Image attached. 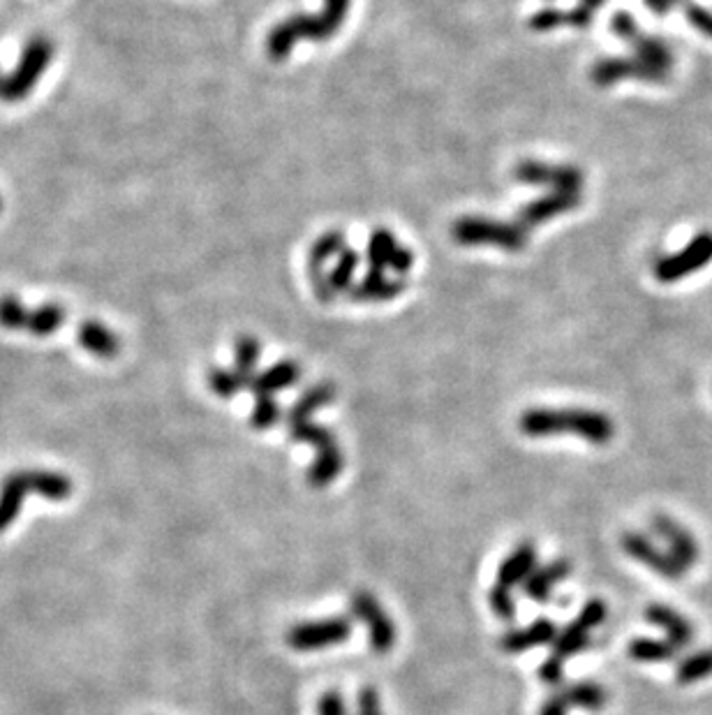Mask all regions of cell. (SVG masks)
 I'll use <instances>...</instances> for the list:
<instances>
[{"label": "cell", "mask_w": 712, "mask_h": 715, "mask_svg": "<svg viewBox=\"0 0 712 715\" xmlns=\"http://www.w3.org/2000/svg\"><path fill=\"white\" fill-rule=\"evenodd\" d=\"M518 429L528 438H548V436H578L588 440L590 445L604 447L615 436L613 419L604 412L578 410V408H532L523 412L518 419Z\"/></svg>", "instance_id": "obj_1"}, {"label": "cell", "mask_w": 712, "mask_h": 715, "mask_svg": "<svg viewBox=\"0 0 712 715\" xmlns=\"http://www.w3.org/2000/svg\"><path fill=\"white\" fill-rule=\"evenodd\" d=\"M352 0H324V10L315 14H294L292 19L283 21L273 28L266 51L273 61H283L296 42L306 40H326L338 31L345 21V14L350 10Z\"/></svg>", "instance_id": "obj_2"}, {"label": "cell", "mask_w": 712, "mask_h": 715, "mask_svg": "<svg viewBox=\"0 0 712 715\" xmlns=\"http://www.w3.org/2000/svg\"><path fill=\"white\" fill-rule=\"evenodd\" d=\"M28 493H40L51 503H61L72 496V479L51 470H19L7 475L0 484V533L17 521Z\"/></svg>", "instance_id": "obj_3"}, {"label": "cell", "mask_w": 712, "mask_h": 715, "mask_svg": "<svg viewBox=\"0 0 712 715\" xmlns=\"http://www.w3.org/2000/svg\"><path fill=\"white\" fill-rule=\"evenodd\" d=\"M56 47L47 35H35L21 49L19 63L12 72L0 77V102H21L35 91L54 61Z\"/></svg>", "instance_id": "obj_4"}, {"label": "cell", "mask_w": 712, "mask_h": 715, "mask_svg": "<svg viewBox=\"0 0 712 715\" xmlns=\"http://www.w3.org/2000/svg\"><path fill=\"white\" fill-rule=\"evenodd\" d=\"M68 322V311L61 304L28 306L14 294L0 297V327L31 336H51Z\"/></svg>", "instance_id": "obj_5"}, {"label": "cell", "mask_w": 712, "mask_h": 715, "mask_svg": "<svg viewBox=\"0 0 712 715\" xmlns=\"http://www.w3.org/2000/svg\"><path fill=\"white\" fill-rule=\"evenodd\" d=\"M352 623L345 616L322 618V621H306L296 623L287 630V646L299 653H315L324 648L338 646L350 639Z\"/></svg>", "instance_id": "obj_6"}, {"label": "cell", "mask_w": 712, "mask_h": 715, "mask_svg": "<svg viewBox=\"0 0 712 715\" xmlns=\"http://www.w3.org/2000/svg\"><path fill=\"white\" fill-rule=\"evenodd\" d=\"M350 609L352 614L366 625L370 651L375 655L391 653L393 646H396L398 632L396 623H393L387 611H384L380 600L368 591H356L350 600Z\"/></svg>", "instance_id": "obj_7"}, {"label": "cell", "mask_w": 712, "mask_h": 715, "mask_svg": "<svg viewBox=\"0 0 712 715\" xmlns=\"http://www.w3.org/2000/svg\"><path fill=\"white\" fill-rule=\"evenodd\" d=\"M454 237L467 246H498L504 250H521L528 241V234L516 223H495V220L479 218H463L461 223H456Z\"/></svg>", "instance_id": "obj_8"}, {"label": "cell", "mask_w": 712, "mask_h": 715, "mask_svg": "<svg viewBox=\"0 0 712 715\" xmlns=\"http://www.w3.org/2000/svg\"><path fill=\"white\" fill-rule=\"evenodd\" d=\"M712 262V232H699L678 253L659 257L655 262V278L659 283H678L694 271Z\"/></svg>", "instance_id": "obj_9"}, {"label": "cell", "mask_w": 712, "mask_h": 715, "mask_svg": "<svg viewBox=\"0 0 712 715\" xmlns=\"http://www.w3.org/2000/svg\"><path fill=\"white\" fill-rule=\"evenodd\" d=\"M611 28L615 31L618 38H622L625 42L632 44L636 49V58H641L643 63L652 65V68L662 70V72H671L673 65V54L671 49L666 47L662 40L650 38V35H643L641 28L636 26L634 17L629 12H618L611 21Z\"/></svg>", "instance_id": "obj_10"}, {"label": "cell", "mask_w": 712, "mask_h": 715, "mask_svg": "<svg viewBox=\"0 0 712 715\" xmlns=\"http://www.w3.org/2000/svg\"><path fill=\"white\" fill-rule=\"evenodd\" d=\"M620 544L629 558L639 560L641 565H645L648 570L659 574V577L671 579V581H678L685 577V572H687L685 567H682L678 560L669 554V551L659 549L648 535L636 533V530H627V533H622Z\"/></svg>", "instance_id": "obj_11"}, {"label": "cell", "mask_w": 712, "mask_h": 715, "mask_svg": "<svg viewBox=\"0 0 712 715\" xmlns=\"http://www.w3.org/2000/svg\"><path fill=\"white\" fill-rule=\"evenodd\" d=\"M516 179L532 186H551L562 193H581L583 172L574 165H546V162H521L516 167Z\"/></svg>", "instance_id": "obj_12"}, {"label": "cell", "mask_w": 712, "mask_h": 715, "mask_svg": "<svg viewBox=\"0 0 712 715\" xmlns=\"http://www.w3.org/2000/svg\"><path fill=\"white\" fill-rule=\"evenodd\" d=\"M592 81L597 86H611L618 84L622 79H639V81H652V84H662V81L669 79V72H662L652 65L643 63L641 58L629 56V58H602L595 68H592Z\"/></svg>", "instance_id": "obj_13"}, {"label": "cell", "mask_w": 712, "mask_h": 715, "mask_svg": "<svg viewBox=\"0 0 712 715\" xmlns=\"http://www.w3.org/2000/svg\"><path fill=\"white\" fill-rule=\"evenodd\" d=\"M650 528L655 530V535L662 537L666 547H669V554L676 558L685 570L699 563V542H696L694 535L689 533L687 528H682L678 521L666 517V514H655V517L650 519Z\"/></svg>", "instance_id": "obj_14"}, {"label": "cell", "mask_w": 712, "mask_h": 715, "mask_svg": "<svg viewBox=\"0 0 712 715\" xmlns=\"http://www.w3.org/2000/svg\"><path fill=\"white\" fill-rule=\"evenodd\" d=\"M578 204H581V193H562V190H553V193H548L541 199H534L530 206H525L523 213L518 216V220H514V223L528 234L532 227L546 223V220H551L553 216H562V213L576 209Z\"/></svg>", "instance_id": "obj_15"}, {"label": "cell", "mask_w": 712, "mask_h": 715, "mask_svg": "<svg viewBox=\"0 0 712 715\" xmlns=\"http://www.w3.org/2000/svg\"><path fill=\"white\" fill-rule=\"evenodd\" d=\"M555 635H558V625L551 618H537V621L525 625V628L511 630L500 639V651L509 655H518L532 648L553 644Z\"/></svg>", "instance_id": "obj_16"}, {"label": "cell", "mask_w": 712, "mask_h": 715, "mask_svg": "<svg viewBox=\"0 0 712 715\" xmlns=\"http://www.w3.org/2000/svg\"><path fill=\"white\" fill-rule=\"evenodd\" d=\"M645 621L662 630L666 639L673 641L678 648H687L694 644V625L689 623L680 611L669 607V604H650V607L645 609Z\"/></svg>", "instance_id": "obj_17"}, {"label": "cell", "mask_w": 712, "mask_h": 715, "mask_svg": "<svg viewBox=\"0 0 712 715\" xmlns=\"http://www.w3.org/2000/svg\"><path fill=\"white\" fill-rule=\"evenodd\" d=\"M537 567V547L532 542H521L511 554L502 560L498 567V581L502 588H516L528 581L530 574Z\"/></svg>", "instance_id": "obj_18"}, {"label": "cell", "mask_w": 712, "mask_h": 715, "mask_svg": "<svg viewBox=\"0 0 712 715\" xmlns=\"http://www.w3.org/2000/svg\"><path fill=\"white\" fill-rule=\"evenodd\" d=\"M569 572L571 563L567 558H558L541 567H534V572L523 584V591L534 602H548V597L553 595V588L562 584L569 577Z\"/></svg>", "instance_id": "obj_19"}, {"label": "cell", "mask_w": 712, "mask_h": 715, "mask_svg": "<svg viewBox=\"0 0 712 715\" xmlns=\"http://www.w3.org/2000/svg\"><path fill=\"white\" fill-rule=\"evenodd\" d=\"M77 341L88 355L98 359H114L121 352V338L98 320L81 322V327L77 329Z\"/></svg>", "instance_id": "obj_20"}, {"label": "cell", "mask_w": 712, "mask_h": 715, "mask_svg": "<svg viewBox=\"0 0 712 715\" xmlns=\"http://www.w3.org/2000/svg\"><path fill=\"white\" fill-rule=\"evenodd\" d=\"M558 692L565 697L569 709L602 711L608 702L606 688L595 681H574V683L560 685Z\"/></svg>", "instance_id": "obj_21"}, {"label": "cell", "mask_w": 712, "mask_h": 715, "mask_svg": "<svg viewBox=\"0 0 712 715\" xmlns=\"http://www.w3.org/2000/svg\"><path fill=\"white\" fill-rule=\"evenodd\" d=\"M343 468H345V456L340 445H333L329 449H324V452H317L313 466L308 468V484L313 486V489H326V486L336 482L338 475L343 473Z\"/></svg>", "instance_id": "obj_22"}, {"label": "cell", "mask_w": 712, "mask_h": 715, "mask_svg": "<svg viewBox=\"0 0 712 715\" xmlns=\"http://www.w3.org/2000/svg\"><path fill=\"white\" fill-rule=\"evenodd\" d=\"M627 655L636 662H645V665H655V662H673L678 660L680 648L669 639H652V637H639L632 639L627 646Z\"/></svg>", "instance_id": "obj_23"}, {"label": "cell", "mask_w": 712, "mask_h": 715, "mask_svg": "<svg viewBox=\"0 0 712 715\" xmlns=\"http://www.w3.org/2000/svg\"><path fill=\"white\" fill-rule=\"evenodd\" d=\"M299 375H301V368L296 366L294 361H280V364L269 368L266 373L257 375V378H252L250 389L255 392V396L257 394L271 396L273 392H280V389L292 387L294 382L299 380Z\"/></svg>", "instance_id": "obj_24"}, {"label": "cell", "mask_w": 712, "mask_h": 715, "mask_svg": "<svg viewBox=\"0 0 712 715\" xmlns=\"http://www.w3.org/2000/svg\"><path fill=\"white\" fill-rule=\"evenodd\" d=\"M590 646V630H585L576 621H571L565 630L558 632L553 639V658L567 662L574 655L583 653Z\"/></svg>", "instance_id": "obj_25"}, {"label": "cell", "mask_w": 712, "mask_h": 715, "mask_svg": "<svg viewBox=\"0 0 712 715\" xmlns=\"http://www.w3.org/2000/svg\"><path fill=\"white\" fill-rule=\"evenodd\" d=\"M333 396H336V387L329 385V382L315 385L313 389H308V392L303 394L299 401H296L294 408L289 410L287 419H289V422H301V419H310L317 410L324 408L326 403H331Z\"/></svg>", "instance_id": "obj_26"}, {"label": "cell", "mask_w": 712, "mask_h": 715, "mask_svg": "<svg viewBox=\"0 0 712 715\" xmlns=\"http://www.w3.org/2000/svg\"><path fill=\"white\" fill-rule=\"evenodd\" d=\"M710 676H712V648L687 655V658L680 660V665L676 667V681L680 685H694Z\"/></svg>", "instance_id": "obj_27"}, {"label": "cell", "mask_w": 712, "mask_h": 715, "mask_svg": "<svg viewBox=\"0 0 712 715\" xmlns=\"http://www.w3.org/2000/svg\"><path fill=\"white\" fill-rule=\"evenodd\" d=\"M289 436L299 442H308V445H313L315 452H324V449L338 445L336 438H333L326 429H322L320 424H315L313 419L289 422Z\"/></svg>", "instance_id": "obj_28"}, {"label": "cell", "mask_w": 712, "mask_h": 715, "mask_svg": "<svg viewBox=\"0 0 712 715\" xmlns=\"http://www.w3.org/2000/svg\"><path fill=\"white\" fill-rule=\"evenodd\" d=\"M209 385L218 396L222 398H232L246 389L248 385L243 382V378L236 371H225V368H213L209 373Z\"/></svg>", "instance_id": "obj_29"}, {"label": "cell", "mask_w": 712, "mask_h": 715, "mask_svg": "<svg viewBox=\"0 0 712 715\" xmlns=\"http://www.w3.org/2000/svg\"><path fill=\"white\" fill-rule=\"evenodd\" d=\"M257 357H259V345L255 338H241V341L236 343V373L241 375L248 387L252 378H255V375H252V368H255Z\"/></svg>", "instance_id": "obj_30"}, {"label": "cell", "mask_w": 712, "mask_h": 715, "mask_svg": "<svg viewBox=\"0 0 712 715\" xmlns=\"http://www.w3.org/2000/svg\"><path fill=\"white\" fill-rule=\"evenodd\" d=\"M280 419V408H278V403L273 401L271 396H266V394H257V401H255V410H252V426H255L257 431H264V429H271L273 424H276Z\"/></svg>", "instance_id": "obj_31"}, {"label": "cell", "mask_w": 712, "mask_h": 715, "mask_svg": "<svg viewBox=\"0 0 712 715\" xmlns=\"http://www.w3.org/2000/svg\"><path fill=\"white\" fill-rule=\"evenodd\" d=\"M488 602H491L495 616L502 618V621H511V618L516 616V602L509 588H502L495 584L491 588V593H488Z\"/></svg>", "instance_id": "obj_32"}, {"label": "cell", "mask_w": 712, "mask_h": 715, "mask_svg": "<svg viewBox=\"0 0 712 715\" xmlns=\"http://www.w3.org/2000/svg\"><path fill=\"white\" fill-rule=\"evenodd\" d=\"M606 616H608V607H606V602L604 600H590V602H585L583 604V609H581V614H578L574 621L581 625V628L585 630H595L599 628L606 621Z\"/></svg>", "instance_id": "obj_33"}, {"label": "cell", "mask_w": 712, "mask_h": 715, "mask_svg": "<svg viewBox=\"0 0 712 715\" xmlns=\"http://www.w3.org/2000/svg\"><path fill=\"white\" fill-rule=\"evenodd\" d=\"M356 715H384L380 692L370 688V685L361 688L359 695H356Z\"/></svg>", "instance_id": "obj_34"}, {"label": "cell", "mask_w": 712, "mask_h": 715, "mask_svg": "<svg viewBox=\"0 0 712 715\" xmlns=\"http://www.w3.org/2000/svg\"><path fill=\"white\" fill-rule=\"evenodd\" d=\"M539 678L546 685H551V688H560L562 678H565V662L553 658V655H548L544 665L539 667Z\"/></svg>", "instance_id": "obj_35"}, {"label": "cell", "mask_w": 712, "mask_h": 715, "mask_svg": "<svg viewBox=\"0 0 712 715\" xmlns=\"http://www.w3.org/2000/svg\"><path fill=\"white\" fill-rule=\"evenodd\" d=\"M685 14H687V21L696 28V31L706 35V38H712V12L703 10L699 5H687Z\"/></svg>", "instance_id": "obj_36"}, {"label": "cell", "mask_w": 712, "mask_h": 715, "mask_svg": "<svg viewBox=\"0 0 712 715\" xmlns=\"http://www.w3.org/2000/svg\"><path fill=\"white\" fill-rule=\"evenodd\" d=\"M317 715H347L345 709V699L338 690H329L320 697V704H317Z\"/></svg>", "instance_id": "obj_37"}, {"label": "cell", "mask_w": 712, "mask_h": 715, "mask_svg": "<svg viewBox=\"0 0 712 715\" xmlns=\"http://www.w3.org/2000/svg\"><path fill=\"white\" fill-rule=\"evenodd\" d=\"M539 715H569V704L565 702V697H562L560 692H555V695H551L544 704H541Z\"/></svg>", "instance_id": "obj_38"}, {"label": "cell", "mask_w": 712, "mask_h": 715, "mask_svg": "<svg viewBox=\"0 0 712 715\" xmlns=\"http://www.w3.org/2000/svg\"><path fill=\"white\" fill-rule=\"evenodd\" d=\"M645 5H648L652 12L664 14V12H669V10H671L673 0H645Z\"/></svg>", "instance_id": "obj_39"}, {"label": "cell", "mask_w": 712, "mask_h": 715, "mask_svg": "<svg viewBox=\"0 0 712 715\" xmlns=\"http://www.w3.org/2000/svg\"><path fill=\"white\" fill-rule=\"evenodd\" d=\"M606 0H578V7H583V10H588L592 14V10H597V7H602Z\"/></svg>", "instance_id": "obj_40"}, {"label": "cell", "mask_w": 712, "mask_h": 715, "mask_svg": "<svg viewBox=\"0 0 712 715\" xmlns=\"http://www.w3.org/2000/svg\"><path fill=\"white\" fill-rule=\"evenodd\" d=\"M0 213H3V199H0Z\"/></svg>", "instance_id": "obj_41"}, {"label": "cell", "mask_w": 712, "mask_h": 715, "mask_svg": "<svg viewBox=\"0 0 712 715\" xmlns=\"http://www.w3.org/2000/svg\"><path fill=\"white\" fill-rule=\"evenodd\" d=\"M0 77H3V72H0Z\"/></svg>", "instance_id": "obj_42"}, {"label": "cell", "mask_w": 712, "mask_h": 715, "mask_svg": "<svg viewBox=\"0 0 712 715\" xmlns=\"http://www.w3.org/2000/svg\"><path fill=\"white\" fill-rule=\"evenodd\" d=\"M673 3H678V0H673Z\"/></svg>", "instance_id": "obj_43"}]
</instances>
